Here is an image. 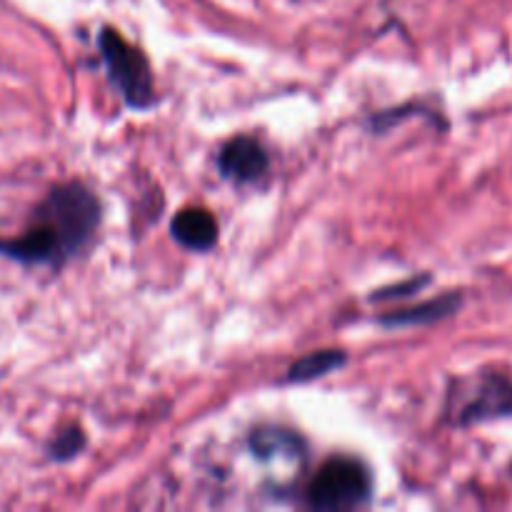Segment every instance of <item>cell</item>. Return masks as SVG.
<instances>
[{"label": "cell", "mask_w": 512, "mask_h": 512, "mask_svg": "<svg viewBox=\"0 0 512 512\" xmlns=\"http://www.w3.org/2000/svg\"><path fill=\"white\" fill-rule=\"evenodd\" d=\"M268 165L270 160L265 148L248 135L230 140L218 155L220 175L233 180V183H255L258 178H263Z\"/></svg>", "instance_id": "5b68a950"}, {"label": "cell", "mask_w": 512, "mask_h": 512, "mask_svg": "<svg viewBox=\"0 0 512 512\" xmlns=\"http://www.w3.org/2000/svg\"><path fill=\"white\" fill-rule=\"evenodd\" d=\"M370 493H373V478L360 460L330 458L310 483L308 505L325 512L355 510L368 503Z\"/></svg>", "instance_id": "3957f363"}, {"label": "cell", "mask_w": 512, "mask_h": 512, "mask_svg": "<svg viewBox=\"0 0 512 512\" xmlns=\"http://www.w3.org/2000/svg\"><path fill=\"white\" fill-rule=\"evenodd\" d=\"M173 238L178 240L183 248L195 250V253H205L218 243V223L213 215L205 208H185L175 215Z\"/></svg>", "instance_id": "8992f818"}, {"label": "cell", "mask_w": 512, "mask_h": 512, "mask_svg": "<svg viewBox=\"0 0 512 512\" xmlns=\"http://www.w3.org/2000/svg\"><path fill=\"white\" fill-rule=\"evenodd\" d=\"M250 448L258 453L260 458H273V455L283 453L288 458H295L300 450V440L295 435L285 433V430H255L250 435Z\"/></svg>", "instance_id": "9c48e42d"}, {"label": "cell", "mask_w": 512, "mask_h": 512, "mask_svg": "<svg viewBox=\"0 0 512 512\" xmlns=\"http://www.w3.org/2000/svg\"><path fill=\"white\" fill-rule=\"evenodd\" d=\"M428 283H430V278H428V275H423V278H418V280H408L405 285H393V288H388V290H383V293L373 295V300H388V298H395V295H400V298H403V295L415 293V290H420L423 285H428Z\"/></svg>", "instance_id": "8fae6325"}, {"label": "cell", "mask_w": 512, "mask_h": 512, "mask_svg": "<svg viewBox=\"0 0 512 512\" xmlns=\"http://www.w3.org/2000/svg\"><path fill=\"white\" fill-rule=\"evenodd\" d=\"M100 223V203L85 185L55 188L33 215V225L20 238L0 240V255L25 265L60 268L93 238Z\"/></svg>", "instance_id": "6da1fadb"}, {"label": "cell", "mask_w": 512, "mask_h": 512, "mask_svg": "<svg viewBox=\"0 0 512 512\" xmlns=\"http://www.w3.org/2000/svg\"><path fill=\"white\" fill-rule=\"evenodd\" d=\"M83 448H85L83 430H80V428H68V430H65V433H60L58 438L53 440V445H50V448H48V453H50V458L60 460V463H63V460L75 458V455H78Z\"/></svg>", "instance_id": "30bf717a"}, {"label": "cell", "mask_w": 512, "mask_h": 512, "mask_svg": "<svg viewBox=\"0 0 512 512\" xmlns=\"http://www.w3.org/2000/svg\"><path fill=\"white\" fill-rule=\"evenodd\" d=\"M448 415L455 425L512 418V380L503 373H478L450 388Z\"/></svg>", "instance_id": "7a4b0ae2"}, {"label": "cell", "mask_w": 512, "mask_h": 512, "mask_svg": "<svg viewBox=\"0 0 512 512\" xmlns=\"http://www.w3.org/2000/svg\"><path fill=\"white\" fill-rule=\"evenodd\" d=\"M348 363L345 353L340 350H320V353H310L300 358L298 363L290 365L288 383H310V380L325 378L328 373H335Z\"/></svg>", "instance_id": "ba28073f"}, {"label": "cell", "mask_w": 512, "mask_h": 512, "mask_svg": "<svg viewBox=\"0 0 512 512\" xmlns=\"http://www.w3.org/2000/svg\"><path fill=\"white\" fill-rule=\"evenodd\" d=\"M463 305V298L458 293H448L443 298L428 300L423 305H415V308L398 310V313H388L380 318V323L388 325V328H403V325H428L438 323V320L450 318L455 310Z\"/></svg>", "instance_id": "52a82bcc"}, {"label": "cell", "mask_w": 512, "mask_h": 512, "mask_svg": "<svg viewBox=\"0 0 512 512\" xmlns=\"http://www.w3.org/2000/svg\"><path fill=\"white\" fill-rule=\"evenodd\" d=\"M98 45L110 80L120 90L125 103L130 108H150L155 103V88L148 58L138 48H133L118 30L105 28L100 33Z\"/></svg>", "instance_id": "277c9868"}]
</instances>
